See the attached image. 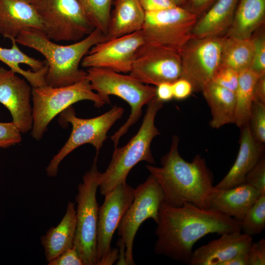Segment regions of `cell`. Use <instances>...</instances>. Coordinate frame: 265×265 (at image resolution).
I'll return each mask as SVG.
<instances>
[{"mask_svg": "<svg viewBox=\"0 0 265 265\" xmlns=\"http://www.w3.org/2000/svg\"><path fill=\"white\" fill-rule=\"evenodd\" d=\"M253 102L265 104V75L259 77L253 90Z\"/></svg>", "mask_w": 265, "mask_h": 265, "instance_id": "obj_42", "label": "cell"}, {"mask_svg": "<svg viewBox=\"0 0 265 265\" xmlns=\"http://www.w3.org/2000/svg\"><path fill=\"white\" fill-rule=\"evenodd\" d=\"M261 195L245 183L224 189L214 187L208 199V209L241 221L250 207Z\"/></svg>", "mask_w": 265, "mask_h": 265, "instance_id": "obj_20", "label": "cell"}, {"mask_svg": "<svg viewBox=\"0 0 265 265\" xmlns=\"http://www.w3.org/2000/svg\"><path fill=\"white\" fill-rule=\"evenodd\" d=\"M21 132L11 122H0V149L7 148L21 141Z\"/></svg>", "mask_w": 265, "mask_h": 265, "instance_id": "obj_35", "label": "cell"}, {"mask_svg": "<svg viewBox=\"0 0 265 265\" xmlns=\"http://www.w3.org/2000/svg\"><path fill=\"white\" fill-rule=\"evenodd\" d=\"M252 242V236L241 231L221 235L193 251L189 265H222L238 253L248 250Z\"/></svg>", "mask_w": 265, "mask_h": 265, "instance_id": "obj_18", "label": "cell"}, {"mask_svg": "<svg viewBox=\"0 0 265 265\" xmlns=\"http://www.w3.org/2000/svg\"><path fill=\"white\" fill-rule=\"evenodd\" d=\"M119 249H111L105 257L99 263L98 265H107L113 264L119 257Z\"/></svg>", "mask_w": 265, "mask_h": 265, "instance_id": "obj_44", "label": "cell"}, {"mask_svg": "<svg viewBox=\"0 0 265 265\" xmlns=\"http://www.w3.org/2000/svg\"><path fill=\"white\" fill-rule=\"evenodd\" d=\"M33 125L31 135L39 140L51 121L58 114L77 102L89 100L100 107L105 104L92 90L86 78L73 84L52 87L48 85L32 87Z\"/></svg>", "mask_w": 265, "mask_h": 265, "instance_id": "obj_6", "label": "cell"}, {"mask_svg": "<svg viewBox=\"0 0 265 265\" xmlns=\"http://www.w3.org/2000/svg\"><path fill=\"white\" fill-rule=\"evenodd\" d=\"M243 233L252 236L265 229V194H262L250 207L240 221Z\"/></svg>", "mask_w": 265, "mask_h": 265, "instance_id": "obj_30", "label": "cell"}, {"mask_svg": "<svg viewBox=\"0 0 265 265\" xmlns=\"http://www.w3.org/2000/svg\"><path fill=\"white\" fill-rule=\"evenodd\" d=\"M248 123L254 139L265 144V104L253 102Z\"/></svg>", "mask_w": 265, "mask_h": 265, "instance_id": "obj_31", "label": "cell"}, {"mask_svg": "<svg viewBox=\"0 0 265 265\" xmlns=\"http://www.w3.org/2000/svg\"><path fill=\"white\" fill-rule=\"evenodd\" d=\"M86 79L92 89L105 104H110L109 96H116L126 101L131 106L129 118L111 136L114 148L121 137L139 120L142 108L156 95V86L144 84L130 75H124L101 68H88Z\"/></svg>", "mask_w": 265, "mask_h": 265, "instance_id": "obj_5", "label": "cell"}, {"mask_svg": "<svg viewBox=\"0 0 265 265\" xmlns=\"http://www.w3.org/2000/svg\"><path fill=\"white\" fill-rule=\"evenodd\" d=\"M238 0H217L199 18L191 31V37L225 35L233 22Z\"/></svg>", "mask_w": 265, "mask_h": 265, "instance_id": "obj_21", "label": "cell"}, {"mask_svg": "<svg viewBox=\"0 0 265 265\" xmlns=\"http://www.w3.org/2000/svg\"><path fill=\"white\" fill-rule=\"evenodd\" d=\"M25 31L45 35L42 20L35 7L21 0H0V34L11 40Z\"/></svg>", "mask_w": 265, "mask_h": 265, "instance_id": "obj_17", "label": "cell"}, {"mask_svg": "<svg viewBox=\"0 0 265 265\" xmlns=\"http://www.w3.org/2000/svg\"><path fill=\"white\" fill-rule=\"evenodd\" d=\"M105 197L103 204L98 209L97 265L111 249L113 234L133 200L134 188L126 182L116 186Z\"/></svg>", "mask_w": 265, "mask_h": 265, "instance_id": "obj_15", "label": "cell"}, {"mask_svg": "<svg viewBox=\"0 0 265 265\" xmlns=\"http://www.w3.org/2000/svg\"><path fill=\"white\" fill-rule=\"evenodd\" d=\"M261 194H265V155L245 176L244 183Z\"/></svg>", "mask_w": 265, "mask_h": 265, "instance_id": "obj_33", "label": "cell"}, {"mask_svg": "<svg viewBox=\"0 0 265 265\" xmlns=\"http://www.w3.org/2000/svg\"><path fill=\"white\" fill-rule=\"evenodd\" d=\"M209 106L212 119L210 126L213 129L235 123V93L212 81L202 91Z\"/></svg>", "mask_w": 265, "mask_h": 265, "instance_id": "obj_26", "label": "cell"}, {"mask_svg": "<svg viewBox=\"0 0 265 265\" xmlns=\"http://www.w3.org/2000/svg\"><path fill=\"white\" fill-rule=\"evenodd\" d=\"M156 223L155 253L188 265L193 245L202 237L241 231L240 221L190 203L173 207L163 202Z\"/></svg>", "mask_w": 265, "mask_h": 265, "instance_id": "obj_1", "label": "cell"}, {"mask_svg": "<svg viewBox=\"0 0 265 265\" xmlns=\"http://www.w3.org/2000/svg\"><path fill=\"white\" fill-rule=\"evenodd\" d=\"M197 19L195 15L178 6L147 11L141 30L145 42L179 51L191 37Z\"/></svg>", "mask_w": 265, "mask_h": 265, "instance_id": "obj_11", "label": "cell"}, {"mask_svg": "<svg viewBox=\"0 0 265 265\" xmlns=\"http://www.w3.org/2000/svg\"><path fill=\"white\" fill-rule=\"evenodd\" d=\"M176 6L183 7L186 0H171Z\"/></svg>", "mask_w": 265, "mask_h": 265, "instance_id": "obj_46", "label": "cell"}, {"mask_svg": "<svg viewBox=\"0 0 265 265\" xmlns=\"http://www.w3.org/2000/svg\"><path fill=\"white\" fill-rule=\"evenodd\" d=\"M107 40L118 38L142 29L145 11L138 0H113Z\"/></svg>", "mask_w": 265, "mask_h": 265, "instance_id": "obj_22", "label": "cell"}, {"mask_svg": "<svg viewBox=\"0 0 265 265\" xmlns=\"http://www.w3.org/2000/svg\"><path fill=\"white\" fill-rule=\"evenodd\" d=\"M173 98L182 100L188 97L193 91L191 84L186 80L180 78L172 83Z\"/></svg>", "mask_w": 265, "mask_h": 265, "instance_id": "obj_39", "label": "cell"}, {"mask_svg": "<svg viewBox=\"0 0 265 265\" xmlns=\"http://www.w3.org/2000/svg\"><path fill=\"white\" fill-rule=\"evenodd\" d=\"M248 250L238 253L231 259L223 263L222 265H248Z\"/></svg>", "mask_w": 265, "mask_h": 265, "instance_id": "obj_43", "label": "cell"}, {"mask_svg": "<svg viewBox=\"0 0 265 265\" xmlns=\"http://www.w3.org/2000/svg\"><path fill=\"white\" fill-rule=\"evenodd\" d=\"M27 2H29L33 5L35 4L39 0H21Z\"/></svg>", "mask_w": 265, "mask_h": 265, "instance_id": "obj_47", "label": "cell"}, {"mask_svg": "<svg viewBox=\"0 0 265 265\" xmlns=\"http://www.w3.org/2000/svg\"><path fill=\"white\" fill-rule=\"evenodd\" d=\"M145 12L157 11L176 6L171 0H138Z\"/></svg>", "mask_w": 265, "mask_h": 265, "instance_id": "obj_40", "label": "cell"}, {"mask_svg": "<svg viewBox=\"0 0 265 265\" xmlns=\"http://www.w3.org/2000/svg\"><path fill=\"white\" fill-rule=\"evenodd\" d=\"M33 5L51 40L77 42L95 29L78 0H39Z\"/></svg>", "mask_w": 265, "mask_h": 265, "instance_id": "obj_9", "label": "cell"}, {"mask_svg": "<svg viewBox=\"0 0 265 265\" xmlns=\"http://www.w3.org/2000/svg\"><path fill=\"white\" fill-rule=\"evenodd\" d=\"M118 246L120 248L118 261L117 262V265H126L125 253H126V247L124 242L122 239L120 238L118 241L117 242Z\"/></svg>", "mask_w": 265, "mask_h": 265, "instance_id": "obj_45", "label": "cell"}, {"mask_svg": "<svg viewBox=\"0 0 265 265\" xmlns=\"http://www.w3.org/2000/svg\"><path fill=\"white\" fill-rule=\"evenodd\" d=\"M177 135L172 137L170 149L160 159L161 167L146 165L164 193L163 202L173 207L190 203L208 209V201L214 189L213 176L204 158L196 155L191 161L179 154Z\"/></svg>", "mask_w": 265, "mask_h": 265, "instance_id": "obj_2", "label": "cell"}, {"mask_svg": "<svg viewBox=\"0 0 265 265\" xmlns=\"http://www.w3.org/2000/svg\"><path fill=\"white\" fill-rule=\"evenodd\" d=\"M30 85L11 70L0 68V103L9 111L12 122L21 133H26L33 125L30 105Z\"/></svg>", "mask_w": 265, "mask_h": 265, "instance_id": "obj_16", "label": "cell"}, {"mask_svg": "<svg viewBox=\"0 0 265 265\" xmlns=\"http://www.w3.org/2000/svg\"></svg>", "mask_w": 265, "mask_h": 265, "instance_id": "obj_48", "label": "cell"}, {"mask_svg": "<svg viewBox=\"0 0 265 265\" xmlns=\"http://www.w3.org/2000/svg\"><path fill=\"white\" fill-rule=\"evenodd\" d=\"M156 96L163 103L171 100L173 98L172 83L165 82L157 85Z\"/></svg>", "mask_w": 265, "mask_h": 265, "instance_id": "obj_41", "label": "cell"}, {"mask_svg": "<svg viewBox=\"0 0 265 265\" xmlns=\"http://www.w3.org/2000/svg\"><path fill=\"white\" fill-rule=\"evenodd\" d=\"M239 147L233 166L225 177L214 187L224 189L244 183L246 174L265 155V144L254 138L247 123L241 127Z\"/></svg>", "mask_w": 265, "mask_h": 265, "instance_id": "obj_19", "label": "cell"}, {"mask_svg": "<svg viewBox=\"0 0 265 265\" xmlns=\"http://www.w3.org/2000/svg\"><path fill=\"white\" fill-rule=\"evenodd\" d=\"M96 155L91 169L82 177V183L78 185L76 196V230L74 245L77 249L84 265H97V231L98 204L96 192L100 172Z\"/></svg>", "mask_w": 265, "mask_h": 265, "instance_id": "obj_7", "label": "cell"}, {"mask_svg": "<svg viewBox=\"0 0 265 265\" xmlns=\"http://www.w3.org/2000/svg\"><path fill=\"white\" fill-rule=\"evenodd\" d=\"M11 48L0 46V61L10 70L24 77L32 87L47 85L45 77L48 65L45 62L32 58L23 52L15 39H12Z\"/></svg>", "mask_w": 265, "mask_h": 265, "instance_id": "obj_23", "label": "cell"}, {"mask_svg": "<svg viewBox=\"0 0 265 265\" xmlns=\"http://www.w3.org/2000/svg\"><path fill=\"white\" fill-rule=\"evenodd\" d=\"M248 265H265V239L251 244L248 250Z\"/></svg>", "mask_w": 265, "mask_h": 265, "instance_id": "obj_37", "label": "cell"}, {"mask_svg": "<svg viewBox=\"0 0 265 265\" xmlns=\"http://www.w3.org/2000/svg\"><path fill=\"white\" fill-rule=\"evenodd\" d=\"M253 50V37L241 39L224 36L221 66L231 68L238 72L249 68Z\"/></svg>", "mask_w": 265, "mask_h": 265, "instance_id": "obj_27", "label": "cell"}, {"mask_svg": "<svg viewBox=\"0 0 265 265\" xmlns=\"http://www.w3.org/2000/svg\"><path fill=\"white\" fill-rule=\"evenodd\" d=\"M49 265H84L76 247L65 250L48 262Z\"/></svg>", "mask_w": 265, "mask_h": 265, "instance_id": "obj_36", "label": "cell"}, {"mask_svg": "<svg viewBox=\"0 0 265 265\" xmlns=\"http://www.w3.org/2000/svg\"></svg>", "mask_w": 265, "mask_h": 265, "instance_id": "obj_49", "label": "cell"}, {"mask_svg": "<svg viewBox=\"0 0 265 265\" xmlns=\"http://www.w3.org/2000/svg\"><path fill=\"white\" fill-rule=\"evenodd\" d=\"M144 42L141 30L106 40L93 46L80 64L86 68H101L129 73L136 52Z\"/></svg>", "mask_w": 265, "mask_h": 265, "instance_id": "obj_14", "label": "cell"}, {"mask_svg": "<svg viewBox=\"0 0 265 265\" xmlns=\"http://www.w3.org/2000/svg\"><path fill=\"white\" fill-rule=\"evenodd\" d=\"M217 0H186L183 7L198 19L205 14Z\"/></svg>", "mask_w": 265, "mask_h": 265, "instance_id": "obj_38", "label": "cell"}, {"mask_svg": "<svg viewBox=\"0 0 265 265\" xmlns=\"http://www.w3.org/2000/svg\"><path fill=\"white\" fill-rule=\"evenodd\" d=\"M223 36L191 37L179 50L182 72L193 91H202L221 65Z\"/></svg>", "mask_w": 265, "mask_h": 265, "instance_id": "obj_10", "label": "cell"}, {"mask_svg": "<svg viewBox=\"0 0 265 265\" xmlns=\"http://www.w3.org/2000/svg\"><path fill=\"white\" fill-rule=\"evenodd\" d=\"M265 0H238L232 24L224 36L251 38L263 26Z\"/></svg>", "mask_w": 265, "mask_h": 265, "instance_id": "obj_25", "label": "cell"}, {"mask_svg": "<svg viewBox=\"0 0 265 265\" xmlns=\"http://www.w3.org/2000/svg\"><path fill=\"white\" fill-rule=\"evenodd\" d=\"M239 73L231 68L221 65L212 81L235 92L238 84Z\"/></svg>", "mask_w": 265, "mask_h": 265, "instance_id": "obj_34", "label": "cell"}, {"mask_svg": "<svg viewBox=\"0 0 265 265\" xmlns=\"http://www.w3.org/2000/svg\"><path fill=\"white\" fill-rule=\"evenodd\" d=\"M259 76L249 68L239 73L235 93V124L241 128L248 123L253 102V90Z\"/></svg>", "mask_w": 265, "mask_h": 265, "instance_id": "obj_28", "label": "cell"}, {"mask_svg": "<svg viewBox=\"0 0 265 265\" xmlns=\"http://www.w3.org/2000/svg\"><path fill=\"white\" fill-rule=\"evenodd\" d=\"M17 43L33 49L43 55L48 65L47 85L59 87L73 84L86 78V71L80 65L89 50L106 40L100 30H94L82 39L68 45L55 43L43 34L31 31L21 32L15 39Z\"/></svg>", "mask_w": 265, "mask_h": 265, "instance_id": "obj_3", "label": "cell"}, {"mask_svg": "<svg viewBox=\"0 0 265 265\" xmlns=\"http://www.w3.org/2000/svg\"><path fill=\"white\" fill-rule=\"evenodd\" d=\"M76 230V210L75 203L69 201L59 223L40 238L48 263L74 246Z\"/></svg>", "mask_w": 265, "mask_h": 265, "instance_id": "obj_24", "label": "cell"}, {"mask_svg": "<svg viewBox=\"0 0 265 265\" xmlns=\"http://www.w3.org/2000/svg\"><path fill=\"white\" fill-rule=\"evenodd\" d=\"M163 201V190L151 174L144 183L134 189L133 200L117 228L118 235L126 247L127 265H135L132 254L133 244L138 229L142 223L149 218L157 222L159 209Z\"/></svg>", "mask_w": 265, "mask_h": 265, "instance_id": "obj_12", "label": "cell"}, {"mask_svg": "<svg viewBox=\"0 0 265 265\" xmlns=\"http://www.w3.org/2000/svg\"><path fill=\"white\" fill-rule=\"evenodd\" d=\"M263 26L253 35L254 50L249 69L259 77L265 75V32Z\"/></svg>", "mask_w": 265, "mask_h": 265, "instance_id": "obj_32", "label": "cell"}, {"mask_svg": "<svg viewBox=\"0 0 265 265\" xmlns=\"http://www.w3.org/2000/svg\"><path fill=\"white\" fill-rule=\"evenodd\" d=\"M142 123L137 133L124 146L114 148L112 159L106 171L100 173L98 187L106 195L119 185L126 183L131 169L138 162L155 164L150 145L160 132L155 125L156 116L163 106L156 96L147 104Z\"/></svg>", "mask_w": 265, "mask_h": 265, "instance_id": "obj_4", "label": "cell"}, {"mask_svg": "<svg viewBox=\"0 0 265 265\" xmlns=\"http://www.w3.org/2000/svg\"><path fill=\"white\" fill-rule=\"evenodd\" d=\"M124 112L123 107L115 105L104 114L89 119L77 117L72 106L61 112L60 118L62 122L70 123L72 126V130L66 142L47 166L46 169L47 175L51 177H56L58 166L62 160L82 145L91 144L96 150V155H98L107 138L108 131L121 118Z\"/></svg>", "mask_w": 265, "mask_h": 265, "instance_id": "obj_8", "label": "cell"}, {"mask_svg": "<svg viewBox=\"0 0 265 265\" xmlns=\"http://www.w3.org/2000/svg\"><path fill=\"white\" fill-rule=\"evenodd\" d=\"M91 23L106 36L113 0H78Z\"/></svg>", "mask_w": 265, "mask_h": 265, "instance_id": "obj_29", "label": "cell"}, {"mask_svg": "<svg viewBox=\"0 0 265 265\" xmlns=\"http://www.w3.org/2000/svg\"><path fill=\"white\" fill-rule=\"evenodd\" d=\"M178 51L145 41L136 52L129 75L144 84L172 83L182 75Z\"/></svg>", "mask_w": 265, "mask_h": 265, "instance_id": "obj_13", "label": "cell"}]
</instances>
